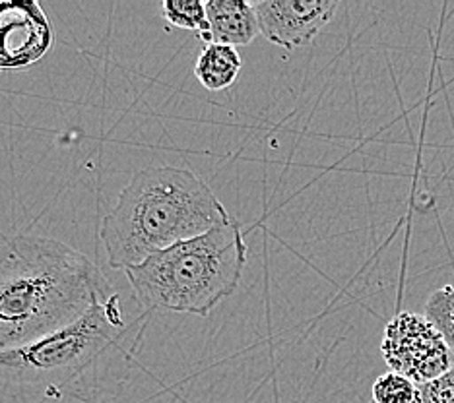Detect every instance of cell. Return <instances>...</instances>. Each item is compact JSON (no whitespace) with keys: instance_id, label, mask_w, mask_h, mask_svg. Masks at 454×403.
Masks as SVG:
<instances>
[{"instance_id":"obj_1","label":"cell","mask_w":454,"mask_h":403,"mask_svg":"<svg viewBox=\"0 0 454 403\" xmlns=\"http://www.w3.org/2000/svg\"><path fill=\"white\" fill-rule=\"evenodd\" d=\"M113 295L99 267L70 244L0 236V353L63 332Z\"/></svg>"},{"instance_id":"obj_2","label":"cell","mask_w":454,"mask_h":403,"mask_svg":"<svg viewBox=\"0 0 454 403\" xmlns=\"http://www.w3.org/2000/svg\"><path fill=\"white\" fill-rule=\"evenodd\" d=\"M210 184L184 167H146L119 194L101 221V243L113 270H129L168 248L230 223Z\"/></svg>"},{"instance_id":"obj_3","label":"cell","mask_w":454,"mask_h":403,"mask_svg":"<svg viewBox=\"0 0 454 403\" xmlns=\"http://www.w3.org/2000/svg\"><path fill=\"white\" fill-rule=\"evenodd\" d=\"M245 266L243 229L231 220L129 267L125 274L144 308L208 316L237 291Z\"/></svg>"},{"instance_id":"obj_4","label":"cell","mask_w":454,"mask_h":403,"mask_svg":"<svg viewBox=\"0 0 454 403\" xmlns=\"http://www.w3.org/2000/svg\"><path fill=\"white\" fill-rule=\"evenodd\" d=\"M121 298L113 295L90 313L34 345L0 353V386L26 394L60 390L84 375L125 334Z\"/></svg>"},{"instance_id":"obj_5","label":"cell","mask_w":454,"mask_h":403,"mask_svg":"<svg viewBox=\"0 0 454 403\" xmlns=\"http://www.w3.org/2000/svg\"><path fill=\"white\" fill-rule=\"evenodd\" d=\"M390 370L426 384L454 367V355L429 320L416 313H398L385 328L380 344Z\"/></svg>"},{"instance_id":"obj_6","label":"cell","mask_w":454,"mask_h":403,"mask_svg":"<svg viewBox=\"0 0 454 403\" xmlns=\"http://www.w3.org/2000/svg\"><path fill=\"white\" fill-rule=\"evenodd\" d=\"M261 34L287 50L311 43L333 22L338 0H256Z\"/></svg>"},{"instance_id":"obj_7","label":"cell","mask_w":454,"mask_h":403,"mask_svg":"<svg viewBox=\"0 0 454 403\" xmlns=\"http://www.w3.org/2000/svg\"><path fill=\"white\" fill-rule=\"evenodd\" d=\"M53 45V27L37 3H0V70L27 68Z\"/></svg>"},{"instance_id":"obj_8","label":"cell","mask_w":454,"mask_h":403,"mask_svg":"<svg viewBox=\"0 0 454 403\" xmlns=\"http://www.w3.org/2000/svg\"><path fill=\"white\" fill-rule=\"evenodd\" d=\"M208 31L200 37L206 45H249L261 35L259 18L253 3L245 0H206Z\"/></svg>"},{"instance_id":"obj_9","label":"cell","mask_w":454,"mask_h":403,"mask_svg":"<svg viewBox=\"0 0 454 403\" xmlns=\"http://www.w3.org/2000/svg\"><path fill=\"white\" fill-rule=\"evenodd\" d=\"M241 57L235 47L210 43L196 58L194 76L200 86L210 91H223L231 88L241 72Z\"/></svg>"},{"instance_id":"obj_10","label":"cell","mask_w":454,"mask_h":403,"mask_svg":"<svg viewBox=\"0 0 454 403\" xmlns=\"http://www.w3.org/2000/svg\"><path fill=\"white\" fill-rule=\"evenodd\" d=\"M423 316L437 328L454 355V283L442 285L427 297Z\"/></svg>"},{"instance_id":"obj_11","label":"cell","mask_w":454,"mask_h":403,"mask_svg":"<svg viewBox=\"0 0 454 403\" xmlns=\"http://www.w3.org/2000/svg\"><path fill=\"white\" fill-rule=\"evenodd\" d=\"M161 10L163 18L173 27L194 31V34H199V37H202L208 31L206 6L200 0H165Z\"/></svg>"},{"instance_id":"obj_12","label":"cell","mask_w":454,"mask_h":403,"mask_svg":"<svg viewBox=\"0 0 454 403\" xmlns=\"http://www.w3.org/2000/svg\"><path fill=\"white\" fill-rule=\"evenodd\" d=\"M418 384L395 370L385 372L371 388L373 403H416Z\"/></svg>"},{"instance_id":"obj_13","label":"cell","mask_w":454,"mask_h":403,"mask_svg":"<svg viewBox=\"0 0 454 403\" xmlns=\"http://www.w3.org/2000/svg\"><path fill=\"white\" fill-rule=\"evenodd\" d=\"M416 403H454V367L435 380L418 384Z\"/></svg>"}]
</instances>
